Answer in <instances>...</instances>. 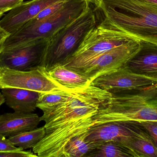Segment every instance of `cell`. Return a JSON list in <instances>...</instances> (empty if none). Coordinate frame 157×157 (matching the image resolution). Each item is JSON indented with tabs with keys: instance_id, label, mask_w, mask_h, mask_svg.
Here are the masks:
<instances>
[{
	"instance_id": "1",
	"label": "cell",
	"mask_w": 157,
	"mask_h": 157,
	"mask_svg": "<svg viewBox=\"0 0 157 157\" xmlns=\"http://www.w3.org/2000/svg\"><path fill=\"white\" fill-rule=\"evenodd\" d=\"M111 93L90 84L76 88L62 104L51 112L43 114L45 136L32 148L39 157H64L68 143L88 132L94 126V117Z\"/></svg>"
},
{
	"instance_id": "2",
	"label": "cell",
	"mask_w": 157,
	"mask_h": 157,
	"mask_svg": "<svg viewBox=\"0 0 157 157\" xmlns=\"http://www.w3.org/2000/svg\"><path fill=\"white\" fill-rule=\"evenodd\" d=\"M95 5L130 37L157 44V5L144 0H97Z\"/></svg>"
},
{
	"instance_id": "3",
	"label": "cell",
	"mask_w": 157,
	"mask_h": 157,
	"mask_svg": "<svg viewBox=\"0 0 157 157\" xmlns=\"http://www.w3.org/2000/svg\"><path fill=\"white\" fill-rule=\"evenodd\" d=\"M111 93L94 117V126L111 122L157 120V84Z\"/></svg>"
},
{
	"instance_id": "4",
	"label": "cell",
	"mask_w": 157,
	"mask_h": 157,
	"mask_svg": "<svg viewBox=\"0 0 157 157\" xmlns=\"http://www.w3.org/2000/svg\"><path fill=\"white\" fill-rule=\"evenodd\" d=\"M87 0H68L63 8L50 16L41 19H32L5 41L8 49L41 39H49L63 27L76 19L90 6Z\"/></svg>"
},
{
	"instance_id": "5",
	"label": "cell",
	"mask_w": 157,
	"mask_h": 157,
	"mask_svg": "<svg viewBox=\"0 0 157 157\" xmlns=\"http://www.w3.org/2000/svg\"><path fill=\"white\" fill-rule=\"evenodd\" d=\"M96 26L95 13L90 6L49 39L43 67L49 71L63 64L77 51L87 34Z\"/></svg>"
},
{
	"instance_id": "6",
	"label": "cell",
	"mask_w": 157,
	"mask_h": 157,
	"mask_svg": "<svg viewBox=\"0 0 157 157\" xmlns=\"http://www.w3.org/2000/svg\"><path fill=\"white\" fill-rule=\"evenodd\" d=\"M134 39L105 18L88 33L77 51L62 65L68 67L75 66Z\"/></svg>"
},
{
	"instance_id": "7",
	"label": "cell",
	"mask_w": 157,
	"mask_h": 157,
	"mask_svg": "<svg viewBox=\"0 0 157 157\" xmlns=\"http://www.w3.org/2000/svg\"><path fill=\"white\" fill-rule=\"evenodd\" d=\"M7 88L46 93L71 91L73 89L61 84L43 66L27 71L0 67V89Z\"/></svg>"
},
{
	"instance_id": "8",
	"label": "cell",
	"mask_w": 157,
	"mask_h": 157,
	"mask_svg": "<svg viewBox=\"0 0 157 157\" xmlns=\"http://www.w3.org/2000/svg\"><path fill=\"white\" fill-rule=\"evenodd\" d=\"M140 47V41L134 39L128 43L111 49L86 61L69 68L88 77L91 83L97 77L124 66L138 51Z\"/></svg>"
},
{
	"instance_id": "9",
	"label": "cell",
	"mask_w": 157,
	"mask_h": 157,
	"mask_svg": "<svg viewBox=\"0 0 157 157\" xmlns=\"http://www.w3.org/2000/svg\"><path fill=\"white\" fill-rule=\"evenodd\" d=\"M49 39H41L3 49L0 53V67L27 71L43 66Z\"/></svg>"
},
{
	"instance_id": "10",
	"label": "cell",
	"mask_w": 157,
	"mask_h": 157,
	"mask_svg": "<svg viewBox=\"0 0 157 157\" xmlns=\"http://www.w3.org/2000/svg\"><path fill=\"white\" fill-rule=\"evenodd\" d=\"M142 129L138 121H115L99 124L88 132L86 140L102 144L112 142L124 145Z\"/></svg>"
},
{
	"instance_id": "11",
	"label": "cell",
	"mask_w": 157,
	"mask_h": 157,
	"mask_svg": "<svg viewBox=\"0 0 157 157\" xmlns=\"http://www.w3.org/2000/svg\"><path fill=\"white\" fill-rule=\"evenodd\" d=\"M157 84V81L134 73L123 67L94 79L91 84L110 93L142 89Z\"/></svg>"
},
{
	"instance_id": "12",
	"label": "cell",
	"mask_w": 157,
	"mask_h": 157,
	"mask_svg": "<svg viewBox=\"0 0 157 157\" xmlns=\"http://www.w3.org/2000/svg\"><path fill=\"white\" fill-rule=\"evenodd\" d=\"M62 1L65 0H32L23 2L10 10L0 20V27L11 35L51 5Z\"/></svg>"
},
{
	"instance_id": "13",
	"label": "cell",
	"mask_w": 157,
	"mask_h": 157,
	"mask_svg": "<svg viewBox=\"0 0 157 157\" xmlns=\"http://www.w3.org/2000/svg\"><path fill=\"white\" fill-rule=\"evenodd\" d=\"M124 67L134 73L157 81V44L140 41L138 51Z\"/></svg>"
},
{
	"instance_id": "14",
	"label": "cell",
	"mask_w": 157,
	"mask_h": 157,
	"mask_svg": "<svg viewBox=\"0 0 157 157\" xmlns=\"http://www.w3.org/2000/svg\"><path fill=\"white\" fill-rule=\"evenodd\" d=\"M41 120L37 114L14 112L0 115V134L10 137L37 128Z\"/></svg>"
},
{
	"instance_id": "15",
	"label": "cell",
	"mask_w": 157,
	"mask_h": 157,
	"mask_svg": "<svg viewBox=\"0 0 157 157\" xmlns=\"http://www.w3.org/2000/svg\"><path fill=\"white\" fill-rule=\"evenodd\" d=\"M8 107L16 112L32 113L36 110L40 93L15 88L2 89Z\"/></svg>"
},
{
	"instance_id": "16",
	"label": "cell",
	"mask_w": 157,
	"mask_h": 157,
	"mask_svg": "<svg viewBox=\"0 0 157 157\" xmlns=\"http://www.w3.org/2000/svg\"><path fill=\"white\" fill-rule=\"evenodd\" d=\"M48 72L56 81L69 88H82L91 84L88 77L63 65H57Z\"/></svg>"
},
{
	"instance_id": "17",
	"label": "cell",
	"mask_w": 157,
	"mask_h": 157,
	"mask_svg": "<svg viewBox=\"0 0 157 157\" xmlns=\"http://www.w3.org/2000/svg\"><path fill=\"white\" fill-rule=\"evenodd\" d=\"M122 146L131 150L135 157H157L155 142L143 125L142 130Z\"/></svg>"
},
{
	"instance_id": "18",
	"label": "cell",
	"mask_w": 157,
	"mask_h": 157,
	"mask_svg": "<svg viewBox=\"0 0 157 157\" xmlns=\"http://www.w3.org/2000/svg\"><path fill=\"white\" fill-rule=\"evenodd\" d=\"M88 133L72 139L66 146L64 157H87L101 144L88 142L86 140Z\"/></svg>"
},
{
	"instance_id": "19",
	"label": "cell",
	"mask_w": 157,
	"mask_h": 157,
	"mask_svg": "<svg viewBox=\"0 0 157 157\" xmlns=\"http://www.w3.org/2000/svg\"><path fill=\"white\" fill-rule=\"evenodd\" d=\"M44 126L20 133L8 138L12 144L23 150L33 148L46 135Z\"/></svg>"
},
{
	"instance_id": "20",
	"label": "cell",
	"mask_w": 157,
	"mask_h": 157,
	"mask_svg": "<svg viewBox=\"0 0 157 157\" xmlns=\"http://www.w3.org/2000/svg\"><path fill=\"white\" fill-rule=\"evenodd\" d=\"M74 89L50 93H40L37 103V108L43 112V114L49 113L64 102Z\"/></svg>"
},
{
	"instance_id": "21",
	"label": "cell",
	"mask_w": 157,
	"mask_h": 157,
	"mask_svg": "<svg viewBox=\"0 0 157 157\" xmlns=\"http://www.w3.org/2000/svg\"><path fill=\"white\" fill-rule=\"evenodd\" d=\"M87 157H135L128 148L114 142L103 143L91 152Z\"/></svg>"
},
{
	"instance_id": "22",
	"label": "cell",
	"mask_w": 157,
	"mask_h": 157,
	"mask_svg": "<svg viewBox=\"0 0 157 157\" xmlns=\"http://www.w3.org/2000/svg\"><path fill=\"white\" fill-rule=\"evenodd\" d=\"M68 1H60L51 5L40 12L34 19H41L56 14L63 8Z\"/></svg>"
},
{
	"instance_id": "23",
	"label": "cell",
	"mask_w": 157,
	"mask_h": 157,
	"mask_svg": "<svg viewBox=\"0 0 157 157\" xmlns=\"http://www.w3.org/2000/svg\"><path fill=\"white\" fill-rule=\"evenodd\" d=\"M31 151H25L19 148L17 150L0 152V157H38Z\"/></svg>"
},
{
	"instance_id": "24",
	"label": "cell",
	"mask_w": 157,
	"mask_h": 157,
	"mask_svg": "<svg viewBox=\"0 0 157 157\" xmlns=\"http://www.w3.org/2000/svg\"><path fill=\"white\" fill-rule=\"evenodd\" d=\"M146 129L155 142L157 148V120L138 121Z\"/></svg>"
},
{
	"instance_id": "25",
	"label": "cell",
	"mask_w": 157,
	"mask_h": 157,
	"mask_svg": "<svg viewBox=\"0 0 157 157\" xmlns=\"http://www.w3.org/2000/svg\"><path fill=\"white\" fill-rule=\"evenodd\" d=\"M24 0H0V9L7 12L18 6Z\"/></svg>"
},
{
	"instance_id": "26",
	"label": "cell",
	"mask_w": 157,
	"mask_h": 157,
	"mask_svg": "<svg viewBox=\"0 0 157 157\" xmlns=\"http://www.w3.org/2000/svg\"><path fill=\"white\" fill-rule=\"evenodd\" d=\"M19 148L14 146L8 138L6 139L5 136L0 134V152L13 151Z\"/></svg>"
},
{
	"instance_id": "27",
	"label": "cell",
	"mask_w": 157,
	"mask_h": 157,
	"mask_svg": "<svg viewBox=\"0 0 157 157\" xmlns=\"http://www.w3.org/2000/svg\"><path fill=\"white\" fill-rule=\"evenodd\" d=\"M9 35V33L0 27V53L3 50L5 41Z\"/></svg>"
},
{
	"instance_id": "28",
	"label": "cell",
	"mask_w": 157,
	"mask_h": 157,
	"mask_svg": "<svg viewBox=\"0 0 157 157\" xmlns=\"http://www.w3.org/2000/svg\"><path fill=\"white\" fill-rule=\"evenodd\" d=\"M5 102L4 97L2 94V92H0V107Z\"/></svg>"
},
{
	"instance_id": "29",
	"label": "cell",
	"mask_w": 157,
	"mask_h": 157,
	"mask_svg": "<svg viewBox=\"0 0 157 157\" xmlns=\"http://www.w3.org/2000/svg\"><path fill=\"white\" fill-rule=\"evenodd\" d=\"M144 1L157 5V0H144Z\"/></svg>"
},
{
	"instance_id": "30",
	"label": "cell",
	"mask_w": 157,
	"mask_h": 157,
	"mask_svg": "<svg viewBox=\"0 0 157 157\" xmlns=\"http://www.w3.org/2000/svg\"><path fill=\"white\" fill-rule=\"evenodd\" d=\"M5 12H6V11H5V10H1V9H0V18L3 15V14H4Z\"/></svg>"
},
{
	"instance_id": "31",
	"label": "cell",
	"mask_w": 157,
	"mask_h": 157,
	"mask_svg": "<svg viewBox=\"0 0 157 157\" xmlns=\"http://www.w3.org/2000/svg\"><path fill=\"white\" fill-rule=\"evenodd\" d=\"M90 3H92L96 4L97 2V0H87Z\"/></svg>"
}]
</instances>
